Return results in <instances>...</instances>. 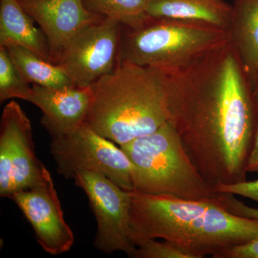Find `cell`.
Returning a JSON list of instances; mask_svg holds the SVG:
<instances>
[{
  "mask_svg": "<svg viewBox=\"0 0 258 258\" xmlns=\"http://www.w3.org/2000/svg\"><path fill=\"white\" fill-rule=\"evenodd\" d=\"M50 151L57 172L74 179L80 171L106 176L127 191H133L131 163L123 151L83 123L76 130L52 137Z\"/></svg>",
  "mask_w": 258,
  "mask_h": 258,
  "instance_id": "8992f818",
  "label": "cell"
},
{
  "mask_svg": "<svg viewBox=\"0 0 258 258\" xmlns=\"http://www.w3.org/2000/svg\"><path fill=\"white\" fill-rule=\"evenodd\" d=\"M254 94H255L256 98L258 100V81L257 85H256V87L254 88Z\"/></svg>",
  "mask_w": 258,
  "mask_h": 258,
  "instance_id": "cb8c5ba5",
  "label": "cell"
},
{
  "mask_svg": "<svg viewBox=\"0 0 258 258\" xmlns=\"http://www.w3.org/2000/svg\"><path fill=\"white\" fill-rule=\"evenodd\" d=\"M131 163L133 191L203 201L217 196L185 150L173 125L120 146Z\"/></svg>",
  "mask_w": 258,
  "mask_h": 258,
  "instance_id": "277c9868",
  "label": "cell"
},
{
  "mask_svg": "<svg viewBox=\"0 0 258 258\" xmlns=\"http://www.w3.org/2000/svg\"><path fill=\"white\" fill-rule=\"evenodd\" d=\"M30 83L24 78L10 57L6 47L0 46V102L18 99L28 101Z\"/></svg>",
  "mask_w": 258,
  "mask_h": 258,
  "instance_id": "ac0fdd59",
  "label": "cell"
},
{
  "mask_svg": "<svg viewBox=\"0 0 258 258\" xmlns=\"http://www.w3.org/2000/svg\"><path fill=\"white\" fill-rule=\"evenodd\" d=\"M217 258H258V237L227 249Z\"/></svg>",
  "mask_w": 258,
  "mask_h": 258,
  "instance_id": "7402d4cb",
  "label": "cell"
},
{
  "mask_svg": "<svg viewBox=\"0 0 258 258\" xmlns=\"http://www.w3.org/2000/svg\"><path fill=\"white\" fill-rule=\"evenodd\" d=\"M168 121L212 186L247 180L258 100L230 40L167 74Z\"/></svg>",
  "mask_w": 258,
  "mask_h": 258,
  "instance_id": "6da1fadb",
  "label": "cell"
},
{
  "mask_svg": "<svg viewBox=\"0 0 258 258\" xmlns=\"http://www.w3.org/2000/svg\"><path fill=\"white\" fill-rule=\"evenodd\" d=\"M135 258H189L185 252L171 242H159L156 239L144 241L137 246Z\"/></svg>",
  "mask_w": 258,
  "mask_h": 258,
  "instance_id": "d6986e66",
  "label": "cell"
},
{
  "mask_svg": "<svg viewBox=\"0 0 258 258\" xmlns=\"http://www.w3.org/2000/svg\"><path fill=\"white\" fill-rule=\"evenodd\" d=\"M232 11L225 0H149L147 7L150 18L199 20L227 29Z\"/></svg>",
  "mask_w": 258,
  "mask_h": 258,
  "instance_id": "9a60e30c",
  "label": "cell"
},
{
  "mask_svg": "<svg viewBox=\"0 0 258 258\" xmlns=\"http://www.w3.org/2000/svg\"><path fill=\"white\" fill-rule=\"evenodd\" d=\"M149 0H83L89 11L111 19L123 26L137 28L147 19Z\"/></svg>",
  "mask_w": 258,
  "mask_h": 258,
  "instance_id": "e0dca14e",
  "label": "cell"
},
{
  "mask_svg": "<svg viewBox=\"0 0 258 258\" xmlns=\"http://www.w3.org/2000/svg\"><path fill=\"white\" fill-rule=\"evenodd\" d=\"M217 197L192 201L132 191L130 239L136 247L161 238L189 258H217L227 249L258 237V219L227 211Z\"/></svg>",
  "mask_w": 258,
  "mask_h": 258,
  "instance_id": "7a4b0ae2",
  "label": "cell"
},
{
  "mask_svg": "<svg viewBox=\"0 0 258 258\" xmlns=\"http://www.w3.org/2000/svg\"><path fill=\"white\" fill-rule=\"evenodd\" d=\"M37 159L28 115L12 100L3 108L0 122V196L40 184L49 174Z\"/></svg>",
  "mask_w": 258,
  "mask_h": 258,
  "instance_id": "52a82bcc",
  "label": "cell"
},
{
  "mask_svg": "<svg viewBox=\"0 0 258 258\" xmlns=\"http://www.w3.org/2000/svg\"><path fill=\"white\" fill-rule=\"evenodd\" d=\"M228 31L254 91L258 81V0H234Z\"/></svg>",
  "mask_w": 258,
  "mask_h": 258,
  "instance_id": "4fadbf2b",
  "label": "cell"
},
{
  "mask_svg": "<svg viewBox=\"0 0 258 258\" xmlns=\"http://www.w3.org/2000/svg\"><path fill=\"white\" fill-rule=\"evenodd\" d=\"M122 29L121 24L108 18L88 25L66 44L54 64L76 86L91 87L118 66Z\"/></svg>",
  "mask_w": 258,
  "mask_h": 258,
  "instance_id": "ba28073f",
  "label": "cell"
},
{
  "mask_svg": "<svg viewBox=\"0 0 258 258\" xmlns=\"http://www.w3.org/2000/svg\"><path fill=\"white\" fill-rule=\"evenodd\" d=\"M34 23L19 0H0V46L20 45L52 62L46 37Z\"/></svg>",
  "mask_w": 258,
  "mask_h": 258,
  "instance_id": "5bb4252c",
  "label": "cell"
},
{
  "mask_svg": "<svg viewBox=\"0 0 258 258\" xmlns=\"http://www.w3.org/2000/svg\"><path fill=\"white\" fill-rule=\"evenodd\" d=\"M212 187L215 192L239 195L258 203V179L254 181L246 180L235 184L215 185Z\"/></svg>",
  "mask_w": 258,
  "mask_h": 258,
  "instance_id": "ffe728a7",
  "label": "cell"
},
{
  "mask_svg": "<svg viewBox=\"0 0 258 258\" xmlns=\"http://www.w3.org/2000/svg\"><path fill=\"white\" fill-rule=\"evenodd\" d=\"M247 173H257L258 174V126L255 137H254L253 147L247 162Z\"/></svg>",
  "mask_w": 258,
  "mask_h": 258,
  "instance_id": "603a6c76",
  "label": "cell"
},
{
  "mask_svg": "<svg viewBox=\"0 0 258 258\" xmlns=\"http://www.w3.org/2000/svg\"><path fill=\"white\" fill-rule=\"evenodd\" d=\"M4 47L19 71L30 84L50 88L76 86L57 64L45 60L33 51L16 45Z\"/></svg>",
  "mask_w": 258,
  "mask_h": 258,
  "instance_id": "2e32d148",
  "label": "cell"
},
{
  "mask_svg": "<svg viewBox=\"0 0 258 258\" xmlns=\"http://www.w3.org/2000/svg\"><path fill=\"white\" fill-rule=\"evenodd\" d=\"M219 200L222 206L230 213L247 218L258 219V209L250 208L236 199L231 194L219 193Z\"/></svg>",
  "mask_w": 258,
  "mask_h": 258,
  "instance_id": "44dd1931",
  "label": "cell"
},
{
  "mask_svg": "<svg viewBox=\"0 0 258 258\" xmlns=\"http://www.w3.org/2000/svg\"><path fill=\"white\" fill-rule=\"evenodd\" d=\"M10 199L31 224L37 242L44 251L57 255L71 249L75 240L74 233L64 220L50 173L40 184L17 191Z\"/></svg>",
  "mask_w": 258,
  "mask_h": 258,
  "instance_id": "30bf717a",
  "label": "cell"
},
{
  "mask_svg": "<svg viewBox=\"0 0 258 258\" xmlns=\"http://www.w3.org/2000/svg\"><path fill=\"white\" fill-rule=\"evenodd\" d=\"M46 37L52 62L81 30L106 18L89 11L83 0H19Z\"/></svg>",
  "mask_w": 258,
  "mask_h": 258,
  "instance_id": "8fae6325",
  "label": "cell"
},
{
  "mask_svg": "<svg viewBox=\"0 0 258 258\" xmlns=\"http://www.w3.org/2000/svg\"><path fill=\"white\" fill-rule=\"evenodd\" d=\"M75 183L87 195L90 207L97 221L96 248L106 254L116 251L133 257L137 247L130 239V208L132 191L115 184L106 176L80 171Z\"/></svg>",
  "mask_w": 258,
  "mask_h": 258,
  "instance_id": "9c48e42d",
  "label": "cell"
},
{
  "mask_svg": "<svg viewBox=\"0 0 258 258\" xmlns=\"http://www.w3.org/2000/svg\"><path fill=\"white\" fill-rule=\"evenodd\" d=\"M229 40L228 29L213 24L149 17L139 28L123 26L119 62L171 74Z\"/></svg>",
  "mask_w": 258,
  "mask_h": 258,
  "instance_id": "5b68a950",
  "label": "cell"
},
{
  "mask_svg": "<svg viewBox=\"0 0 258 258\" xmlns=\"http://www.w3.org/2000/svg\"><path fill=\"white\" fill-rule=\"evenodd\" d=\"M166 81L161 70L118 62L91 86L85 123L120 147L153 133L168 120Z\"/></svg>",
  "mask_w": 258,
  "mask_h": 258,
  "instance_id": "3957f363",
  "label": "cell"
},
{
  "mask_svg": "<svg viewBox=\"0 0 258 258\" xmlns=\"http://www.w3.org/2000/svg\"><path fill=\"white\" fill-rule=\"evenodd\" d=\"M92 101L91 87L50 88L32 85L28 102L41 110V123L51 137L69 134L83 124Z\"/></svg>",
  "mask_w": 258,
  "mask_h": 258,
  "instance_id": "7c38bea8",
  "label": "cell"
}]
</instances>
